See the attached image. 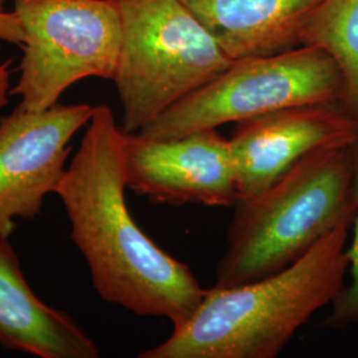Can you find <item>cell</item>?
<instances>
[{
    "label": "cell",
    "mask_w": 358,
    "mask_h": 358,
    "mask_svg": "<svg viewBox=\"0 0 358 358\" xmlns=\"http://www.w3.org/2000/svg\"><path fill=\"white\" fill-rule=\"evenodd\" d=\"M124 138L110 108L94 106L56 195L71 222V239L103 301L177 325L199 307L206 289L187 264L154 243L131 217Z\"/></svg>",
    "instance_id": "cell-1"
},
{
    "label": "cell",
    "mask_w": 358,
    "mask_h": 358,
    "mask_svg": "<svg viewBox=\"0 0 358 358\" xmlns=\"http://www.w3.org/2000/svg\"><path fill=\"white\" fill-rule=\"evenodd\" d=\"M348 226H340L289 267L235 287L206 289L187 320L140 358H275L344 288Z\"/></svg>",
    "instance_id": "cell-2"
},
{
    "label": "cell",
    "mask_w": 358,
    "mask_h": 358,
    "mask_svg": "<svg viewBox=\"0 0 358 358\" xmlns=\"http://www.w3.org/2000/svg\"><path fill=\"white\" fill-rule=\"evenodd\" d=\"M215 287H235L289 267L357 214L350 146L308 154L259 195L241 199Z\"/></svg>",
    "instance_id": "cell-3"
},
{
    "label": "cell",
    "mask_w": 358,
    "mask_h": 358,
    "mask_svg": "<svg viewBox=\"0 0 358 358\" xmlns=\"http://www.w3.org/2000/svg\"><path fill=\"white\" fill-rule=\"evenodd\" d=\"M121 129L137 133L234 62L180 0H117Z\"/></svg>",
    "instance_id": "cell-4"
},
{
    "label": "cell",
    "mask_w": 358,
    "mask_h": 358,
    "mask_svg": "<svg viewBox=\"0 0 358 358\" xmlns=\"http://www.w3.org/2000/svg\"><path fill=\"white\" fill-rule=\"evenodd\" d=\"M343 90V73L332 56L319 47L300 45L234 60L137 133L153 140L178 138L294 105L338 103Z\"/></svg>",
    "instance_id": "cell-5"
},
{
    "label": "cell",
    "mask_w": 358,
    "mask_h": 358,
    "mask_svg": "<svg viewBox=\"0 0 358 358\" xmlns=\"http://www.w3.org/2000/svg\"><path fill=\"white\" fill-rule=\"evenodd\" d=\"M15 13L26 32L11 90L20 108L48 109L83 78L113 80L122 40L117 0H15Z\"/></svg>",
    "instance_id": "cell-6"
},
{
    "label": "cell",
    "mask_w": 358,
    "mask_h": 358,
    "mask_svg": "<svg viewBox=\"0 0 358 358\" xmlns=\"http://www.w3.org/2000/svg\"><path fill=\"white\" fill-rule=\"evenodd\" d=\"M92 115L88 103H56L38 112L17 106L0 118V234L11 236L15 217H38L44 198L56 194L69 142Z\"/></svg>",
    "instance_id": "cell-7"
},
{
    "label": "cell",
    "mask_w": 358,
    "mask_h": 358,
    "mask_svg": "<svg viewBox=\"0 0 358 358\" xmlns=\"http://www.w3.org/2000/svg\"><path fill=\"white\" fill-rule=\"evenodd\" d=\"M127 186L154 203L234 207L238 185L230 143L217 129L153 140L124 138Z\"/></svg>",
    "instance_id": "cell-8"
},
{
    "label": "cell",
    "mask_w": 358,
    "mask_h": 358,
    "mask_svg": "<svg viewBox=\"0 0 358 358\" xmlns=\"http://www.w3.org/2000/svg\"><path fill=\"white\" fill-rule=\"evenodd\" d=\"M357 140V121L337 103L294 105L236 122L229 143L238 201L264 192L308 154Z\"/></svg>",
    "instance_id": "cell-9"
},
{
    "label": "cell",
    "mask_w": 358,
    "mask_h": 358,
    "mask_svg": "<svg viewBox=\"0 0 358 358\" xmlns=\"http://www.w3.org/2000/svg\"><path fill=\"white\" fill-rule=\"evenodd\" d=\"M0 345L40 358H97L94 341L28 285L10 236L0 234Z\"/></svg>",
    "instance_id": "cell-10"
},
{
    "label": "cell",
    "mask_w": 358,
    "mask_h": 358,
    "mask_svg": "<svg viewBox=\"0 0 358 358\" xmlns=\"http://www.w3.org/2000/svg\"><path fill=\"white\" fill-rule=\"evenodd\" d=\"M232 60L300 47L321 0H180Z\"/></svg>",
    "instance_id": "cell-11"
},
{
    "label": "cell",
    "mask_w": 358,
    "mask_h": 358,
    "mask_svg": "<svg viewBox=\"0 0 358 358\" xmlns=\"http://www.w3.org/2000/svg\"><path fill=\"white\" fill-rule=\"evenodd\" d=\"M300 45L322 48L336 60L344 80L338 105L358 122V0H321L301 29Z\"/></svg>",
    "instance_id": "cell-12"
},
{
    "label": "cell",
    "mask_w": 358,
    "mask_h": 358,
    "mask_svg": "<svg viewBox=\"0 0 358 358\" xmlns=\"http://www.w3.org/2000/svg\"><path fill=\"white\" fill-rule=\"evenodd\" d=\"M352 155L358 205V140L352 145ZM353 226V243L346 250L349 256L348 269L350 271V282L349 285H344L341 292L333 300L332 310L322 322L324 327L333 331H343L358 324V208Z\"/></svg>",
    "instance_id": "cell-13"
},
{
    "label": "cell",
    "mask_w": 358,
    "mask_h": 358,
    "mask_svg": "<svg viewBox=\"0 0 358 358\" xmlns=\"http://www.w3.org/2000/svg\"><path fill=\"white\" fill-rule=\"evenodd\" d=\"M0 40L15 45H24L26 32L17 13L0 11Z\"/></svg>",
    "instance_id": "cell-14"
},
{
    "label": "cell",
    "mask_w": 358,
    "mask_h": 358,
    "mask_svg": "<svg viewBox=\"0 0 358 358\" xmlns=\"http://www.w3.org/2000/svg\"><path fill=\"white\" fill-rule=\"evenodd\" d=\"M10 64H11V62H6V63L0 64V108H3L8 103Z\"/></svg>",
    "instance_id": "cell-15"
},
{
    "label": "cell",
    "mask_w": 358,
    "mask_h": 358,
    "mask_svg": "<svg viewBox=\"0 0 358 358\" xmlns=\"http://www.w3.org/2000/svg\"><path fill=\"white\" fill-rule=\"evenodd\" d=\"M6 0H0V11H3V6H4Z\"/></svg>",
    "instance_id": "cell-16"
}]
</instances>
